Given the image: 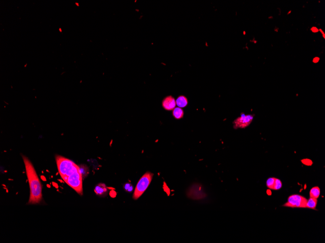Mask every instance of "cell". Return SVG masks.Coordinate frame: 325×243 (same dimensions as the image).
I'll list each match as a JSON object with an SVG mask.
<instances>
[{"label":"cell","instance_id":"obj_1","mask_svg":"<svg viewBox=\"0 0 325 243\" xmlns=\"http://www.w3.org/2000/svg\"><path fill=\"white\" fill-rule=\"evenodd\" d=\"M56 160L61 177L68 185L82 196L83 179L79 167L71 160L60 155L56 156Z\"/></svg>","mask_w":325,"mask_h":243},{"label":"cell","instance_id":"obj_2","mask_svg":"<svg viewBox=\"0 0 325 243\" xmlns=\"http://www.w3.org/2000/svg\"><path fill=\"white\" fill-rule=\"evenodd\" d=\"M22 157L26 167V172L30 189V195L28 204H38L40 203L42 199V184L32 162L27 157L24 155H23Z\"/></svg>","mask_w":325,"mask_h":243},{"label":"cell","instance_id":"obj_3","mask_svg":"<svg viewBox=\"0 0 325 243\" xmlns=\"http://www.w3.org/2000/svg\"><path fill=\"white\" fill-rule=\"evenodd\" d=\"M153 176V174L150 172H147L146 173L143 175L138 182L134 190L133 195V199H137L143 195V194L145 192L150 184L151 183Z\"/></svg>","mask_w":325,"mask_h":243},{"label":"cell","instance_id":"obj_4","mask_svg":"<svg viewBox=\"0 0 325 243\" xmlns=\"http://www.w3.org/2000/svg\"><path fill=\"white\" fill-rule=\"evenodd\" d=\"M307 199L306 197L301 195H291L288 197L287 202L283 206L290 208H306Z\"/></svg>","mask_w":325,"mask_h":243},{"label":"cell","instance_id":"obj_5","mask_svg":"<svg viewBox=\"0 0 325 243\" xmlns=\"http://www.w3.org/2000/svg\"><path fill=\"white\" fill-rule=\"evenodd\" d=\"M254 118V115H246L244 113H242L240 116L235 119L233 122V128L235 129L246 128L251 124Z\"/></svg>","mask_w":325,"mask_h":243},{"label":"cell","instance_id":"obj_6","mask_svg":"<svg viewBox=\"0 0 325 243\" xmlns=\"http://www.w3.org/2000/svg\"><path fill=\"white\" fill-rule=\"evenodd\" d=\"M187 195L188 197L195 200H200L205 198L207 196L201 184H194L188 190Z\"/></svg>","mask_w":325,"mask_h":243},{"label":"cell","instance_id":"obj_7","mask_svg":"<svg viewBox=\"0 0 325 243\" xmlns=\"http://www.w3.org/2000/svg\"><path fill=\"white\" fill-rule=\"evenodd\" d=\"M162 104L164 109L167 111L173 110L176 106L175 99L172 96L165 97L162 101Z\"/></svg>","mask_w":325,"mask_h":243},{"label":"cell","instance_id":"obj_8","mask_svg":"<svg viewBox=\"0 0 325 243\" xmlns=\"http://www.w3.org/2000/svg\"><path fill=\"white\" fill-rule=\"evenodd\" d=\"M96 194L99 196H105L108 192V188L104 184H99L95 188Z\"/></svg>","mask_w":325,"mask_h":243},{"label":"cell","instance_id":"obj_9","mask_svg":"<svg viewBox=\"0 0 325 243\" xmlns=\"http://www.w3.org/2000/svg\"><path fill=\"white\" fill-rule=\"evenodd\" d=\"M176 102L177 106L182 108L186 107L188 105V99L185 96L180 95L177 98L176 100Z\"/></svg>","mask_w":325,"mask_h":243},{"label":"cell","instance_id":"obj_10","mask_svg":"<svg viewBox=\"0 0 325 243\" xmlns=\"http://www.w3.org/2000/svg\"><path fill=\"white\" fill-rule=\"evenodd\" d=\"M172 115L174 118L179 120L183 118L184 112L181 108L177 107L173 110Z\"/></svg>","mask_w":325,"mask_h":243},{"label":"cell","instance_id":"obj_11","mask_svg":"<svg viewBox=\"0 0 325 243\" xmlns=\"http://www.w3.org/2000/svg\"><path fill=\"white\" fill-rule=\"evenodd\" d=\"M317 204V199L310 197L309 198V199H307L306 208L316 210V207Z\"/></svg>","mask_w":325,"mask_h":243},{"label":"cell","instance_id":"obj_12","mask_svg":"<svg viewBox=\"0 0 325 243\" xmlns=\"http://www.w3.org/2000/svg\"><path fill=\"white\" fill-rule=\"evenodd\" d=\"M320 195V189L318 186L313 187L310 191V196L314 199H317Z\"/></svg>","mask_w":325,"mask_h":243},{"label":"cell","instance_id":"obj_13","mask_svg":"<svg viewBox=\"0 0 325 243\" xmlns=\"http://www.w3.org/2000/svg\"><path fill=\"white\" fill-rule=\"evenodd\" d=\"M275 179H276L275 178L271 177L267 179V181H266V186L269 189L272 190L274 184L275 182Z\"/></svg>","mask_w":325,"mask_h":243},{"label":"cell","instance_id":"obj_14","mask_svg":"<svg viewBox=\"0 0 325 243\" xmlns=\"http://www.w3.org/2000/svg\"><path fill=\"white\" fill-rule=\"evenodd\" d=\"M282 186V183L281 181L279 179H277L276 178L275 180V182L274 184V187H273V189L272 190H278L280 189L281 187Z\"/></svg>","mask_w":325,"mask_h":243},{"label":"cell","instance_id":"obj_15","mask_svg":"<svg viewBox=\"0 0 325 243\" xmlns=\"http://www.w3.org/2000/svg\"><path fill=\"white\" fill-rule=\"evenodd\" d=\"M124 189L126 192L131 193L134 190V186L131 183H127L124 185Z\"/></svg>","mask_w":325,"mask_h":243},{"label":"cell","instance_id":"obj_16","mask_svg":"<svg viewBox=\"0 0 325 243\" xmlns=\"http://www.w3.org/2000/svg\"><path fill=\"white\" fill-rule=\"evenodd\" d=\"M80 172L81 173V175H82V177L83 179L84 178V176H86L87 174L88 173V172H87V171L86 170V169L85 168V167H80Z\"/></svg>","mask_w":325,"mask_h":243},{"label":"cell","instance_id":"obj_17","mask_svg":"<svg viewBox=\"0 0 325 243\" xmlns=\"http://www.w3.org/2000/svg\"><path fill=\"white\" fill-rule=\"evenodd\" d=\"M311 30H312L313 33H317L319 31V30L316 27H313V28L311 29Z\"/></svg>","mask_w":325,"mask_h":243},{"label":"cell","instance_id":"obj_18","mask_svg":"<svg viewBox=\"0 0 325 243\" xmlns=\"http://www.w3.org/2000/svg\"><path fill=\"white\" fill-rule=\"evenodd\" d=\"M319 60V58H318V57H316V58H314V59H313V62H314V63H317V62H318Z\"/></svg>","mask_w":325,"mask_h":243},{"label":"cell","instance_id":"obj_19","mask_svg":"<svg viewBox=\"0 0 325 243\" xmlns=\"http://www.w3.org/2000/svg\"><path fill=\"white\" fill-rule=\"evenodd\" d=\"M53 186H54L56 188H58V184H56V183H53Z\"/></svg>","mask_w":325,"mask_h":243},{"label":"cell","instance_id":"obj_20","mask_svg":"<svg viewBox=\"0 0 325 243\" xmlns=\"http://www.w3.org/2000/svg\"><path fill=\"white\" fill-rule=\"evenodd\" d=\"M319 31H320V32H321V33H322V34H323V37H324V38H325V34H324V32H323V31H322V30H321V29L319 30Z\"/></svg>","mask_w":325,"mask_h":243},{"label":"cell","instance_id":"obj_21","mask_svg":"<svg viewBox=\"0 0 325 243\" xmlns=\"http://www.w3.org/2000/svg\"><path fill=\"white\" fill-rule=\"evenodd\" d=\"M41 178H42V180H43V181H46V179H45V178L44 177H43V176H42V177H41Z\"/></svg>","mask_w":325,"mask_h":243}]
</instances>
